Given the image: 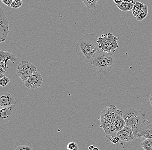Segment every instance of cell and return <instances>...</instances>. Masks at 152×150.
Returning <instances> with one entry per match:
<instances>
[{
  "instance_id": "1",
  "label": "cell",
  "mask_w": 152,
  "mask_h": 150,
  "mask_svg": "<svg viewBox=\"0 0 152 150\" xmlns=\"http://www.w3.org/2000/svg\"><path fill=\"white\" fill-rule=\"evenodd\" d=\"M98 38L95 34H88L79 40L76 44V50L80 61L90 62L95 53L99 50Z\"/></svg>"
},
{
  "instance_id": "2",
  "label": "cell",
  "mask_w": 152,
  "mask_h": 150,
  "mask_svg": "<svg viewBox=\"0 0 152 150\" xmlns=\"http://www.w3.org/2000/svg\"><path fill=\"white\" fill-rule=\"evenodd\" d=\"M115 56L111 53L98 50L91 59V66L98 72L106 75L112 71L115 66Z\"/></svg>"
},
{
  "instance_id": "3",
  "label": "cell",
  "mask_w": 152,
  "mask_h": 150,
  "mask_svg": "<svg viewBox=\"0 0 152 150\" xmlns=\"http://www.w3.org/2000/svg\"><path fill=\"white\" fill-rule=\"evenodd\" d=\"M23 106L21 101L16 98L15 103L9 107L1 109L0 128L5 130L14 124L20 115L22 114Z\"/></svg>"
},
{
  "instance_id": "4",
  "label": "cell",
  "mask_w": 152,
  "mask_h": 150,
  "mask_svg": "<svg viewBox=\"0 0 152 150\" xmlns=\"http://www.w3.org/2000/svg\"><path fill=\"white\" fill-rule=\"evenodd\" d=\"M122 116L126 125L132 130L135 138L138 137L143 123L147 119L145 113L135 108H130L123 112Z\"/></svg>"
},
{
  "instance_id": "5",
  "label": "cell",
  "mask_w": 152,
  "mask_h": 150,
  "mask_svg": "<svg viewBox=\"0 0 152 150\" xmlns=\"http://www.w3.org/2000/svg\"><path fill=\"white\" fill-rule=\"evenodd\" d=\"M118 37H116L110 33L102 34L98 38L99 50L107 53H114L119 47Z\"/></svg>"
},
{
  "instance_id": "6",
  "label": "cell",
  "mask_w": 152,
  "mask_h": 150,
  "mask_svg": "<svg viewBox=\"0 0 152 150\" xmlns=\"http://www.w3.org/2000/svg\"><path fill=\"white\" fill-rule=\"evenodd\" d=\"M17 70V75L25 82L34 72L37 71V68L30 61L23 60L19 64Z\"/></svg>"
},
{
  "instance_id": "7",
  "label": "cell",
  "mask_w": 152,
  "mask_h": 150,
  "mask_svg": "<svg viewBox=\"0 0 152 150\" xmlns=\"http://www.w3.org/2000/svg\"><path fill=\"white\" fill-rule=\"evenodd\" d=\"M123 112L114 105H111L104 108L100 114V120L115 121L117 115L122 116Z\"/></svg>"
},
{
  "instance_id": "8",
  "label": "cell",
  "mask_w": 152,
  "mask_h": 150,
  "mask_svg": "<svg viewBox=\"0 0 152 150\" xmlns=\"http://www.w3.org/2000/svg\"><path fill=\"white\" fill-rule=\"evenodd\" d=\"M9 32L8 20L2 8L0 7V43L5 42Z\"/></svg>"
},
{
  "instance_id": "9",
  "label": "cell",
  "mask_w": 152,
  "mask_h": 150,
  "mask_svg": "<svg viewBox=\"0 0 152 150\" xmlns=\"http://www.w3.org/2000/svg\"><path fill=\"white\" fill-rule=\"evenodd\" d=\"M43 78L40 73L36 71L25 82L26 87L28 89H37L42 84Z\"/></svg>"
},
{
  "instance_id": "10",
  "label": "cell",
  "mask_w": 152,
  "mask_h": 150,
  "mask_svg": "<svg viewBox=\"0 0 152 150\" xmlns=\"http://www.w3.org/2000/svg\"><path fill=\"white\" fill-rule=\"evenodd\" d=\"M10 60L12 63H15L18 62V58L14 54L11 53L7 51H0V66L6 72L8 70L7 67V61Z\"/></svg>"
},
{
  "instance_id": "11",
  "label": "cell",
  "mask_w": 152,
  "mask_h": 150,
  "mask_svg": "<svg viewBox=\"0 0 152 150\" xmlns=\"http://www.w3.org/2000/svg\"><path fill=\"white\" fill-rule=\"evenodd\" d=\"M16 101V98L11 94L7 92L0 93V109L9 107L14 104Z\"/></svg>"
},
{
  "instance_id": "12",
  "label": "cell",
  "mask_w": 152,
  "mask_h": 150,
  "mask_svg": "<svg viewBox=\"0 0 152 150\" xmlns=\"http://www.w3.org/2000/svg\"><path fill=\"white\" fill-rule=\"evenodd\" d=\"M116 135L121 140L125 142L132 141L135 138L132 130L127 125L118 132Z\"/></svg>"
},
{
  "instance_id": "13",
  "label": "cell",
  "mask_w": 152,
  "mask_h": 150,
  "mask_svg": "<svg viewBox=\"0 0 152 150\" xmlns=\"http://www.w3.org/2000/svg\"><path fill=\"white\" fill-rule=\"evenodd\" d=\"M139 137L152 139V121L146 119L143 123Z\"/></svg>"
},
{
  "instance_id": "14",
  "label": "cell",
  "mask_w": 152,
  "mask_h": 150,
  "mask_svg": "<svg viewBox=\"0 0 152 150\" xmlns=\"http://www.w3.org/2000/svg\"><path fill=\"white\" fill-rule=\"evenodd\" d=\"M101 127L103 128L107 135L112 134L115 131V121H101Z\"/></svg>"
},
{
  "instance_id": "15",
  "label": "cell",
  "mask_w": 152,
  "mask_h": 150,
  "mask_svg": "<svg viewBox=\"0 0 152 150\" xmlns=\"http://www.w3.org/2000/svg\"><path fill=\"white\" fill-rule=\"evenodd\" d=\"M14 150H33L32 144L27 140H19L15 144L14 149Z\"/></svg>"
},
{
  "instance_id": "16",
  "label": "cell",
  "mask_w": 152,
  "mask_h": 150,
  "mask_svg": "<svg viewBox=\"0 0 152 150\" xmlns=\"http://www.w3.org/2000/svg\"><path fill=\"white\" fill-rule=\"evenodd\" d=\"M126 124L124 119L121 115H117L115 118V132H118L123 129Z\"/></svg>"
},
{
  "instance_id": "17",
  "label": "cell",
  "mask_w": 152,
  "mask_h": 150,
  "mask_svg": "<svg viewBox=\"0 0 152 150\" xmlns=\"http://www.w3.org/2000/svg\"><path fill=\"white\" fill-rule=\"evenodd\" d=\"M134 4L128 2L122 1L119 4H117L116 6L119 9L124 12H127L132 10L134 7Z\"/></svg>"
},
{
  "instance_id": "18",
  "label": "cell",
  "mask_w": 152,
  "mask_h": 150,
  "mask_svg": "<svg viewBox=\"0 0 152 150\" xmlns=\"http://www.w3.org/2000/svg\"><path fill=\"white\" fill-rule=\"evenodd\" d=\"M148 6L145 4L140 12L135 17L136 19L138 21H142L148 16Z\"/></svg>"
},
{
  "instance_id": "19",
  "label": "cell",
  "mask_w": 152,
  "mask_h": 150,
  "mask_svg": "<svg viewBox=\"0 0 152 150\" xmlns=\"http://www.w3.org/2000/svg\"><path fill=\"white\" fill-rule=\"evenodd\" d=\"M145 4L143 3L140 2V1H136L134 4L132 12L134 17H136L138 14L140 12V10L142 9Z\"/></svg>"
},
{
  "instance_id": "20",
  "label": "cell",
  "mask_w": 152,
  "mask_h": 150,
  "mask_svg": "<svg viewBox=\"0 0 152 150\" xmlns=\"http://www.w3.org/2000/svg\"><path fill=\"white\" fill-rule=\"evenodd\" d=\"M82 1L87 9H90L95 8L98 4L99 0H82Z\"/></svg>"
},
{
  "instance_id": "21",
  "label": "cell",
  "mask_w": 152,
  "mask_h": 150,
  "mask_svg": "<svg viewBox=\"0 0 152 150\" xmlns=\"http://www.w3.org/2000/svg\"><path fill=\"white\" fill-rule=\"evenodd\" d=\"M141 147L145 150H152V139L146 138L140 143Z\"/></svg>"
},
{
  "instance_id": "22",
  "label": "cell",
  "mask_w": 152,
  "mask_h": 150,
  "mask_svg": "<svg viewBox=\"0 0 152 150\" xmlns=\"http://www.w3.org/2000/svg\"><path fill=\"white\" fill-rule=\"evenodd\" d=\"M10 81L9 78L4 76L3 78L0 79V85L3 87H6Z\"/></svg>"
},
{
  "instance_id": "23",
  "label": "cell",
  "mask_w": 152,
  "mask_h": 150,
  "mask_svg": "<svg viewBox=\"0 0 152 150\" xmlns=\"http://www.w3.org/2000/svg\"><path fill=\"white\" fill-rule=\"evenodd\" d=\"M66 149L68 150H78L79 147L75 142H70L67 145Z\"/></svg>"
},
{
  "instance_id": "24",
  "label": "cell",
  "mask_w": 152,
  "mask_h": 150,
  "mask_svg": "<svg viewBox=\"0 0 152 150\" xmlns=\"http://www.w3.org/2000/svg\"><path fill=\"white\" fill-rule=\"evenodd\" d=\"M23 4V1H13L12 4L10 6V7L11 8H15V9H17V8H20V7L22 6Z\"/></svg>"
},
{
  "instance_id": "25",
  "label": "cell",
  "mask_w": 152,
  "mask_h": 150,
  "mask_svg": "<svg viewBox=\"0 0 152 150\" xmlns=\"http://www.w3.org/2000/svg\"><path fill=\"white\" fill-rule=\"evenodd\" d=\"M119 140H120V139L117 136L116 137H113L111 138V140H110V141H111L112 144H115L118 142V141H119Z\"/></svg>"
},
{
  "instance_id": "26",
  "label": "cell",
  "mask_w": 152,
  "mask_h": 150,
  "mask_svg": "<svg viewBox=\"0 0 152 150\" xmlns=\"http://www.w3.org/2000/svg\"><path fill=\"white\" fill-rule=\"evenodd\" d=\"M1 1L4 4L10 7L12 2H13V0H1Z\"/></svg>"
},
{
  "instance_id": "27",
  "label": "cell",
  "mask_w": 152,
  "mask_h": 150,
  "mask_svg": "<svg viewBox=\"0 0 152 150\" xmlns=\"http://www.w3.org/2000/svg\"><path fill=\"white\" fill-rule=\"evenodd\" d=\"M114 2L116 4H118L122 2V0H113Z\"/></svg>"
},
{
  "instance_id": "28",
  "label": "cell",
  "mask_w": 152,
  "mask_h": 150,
  "mask_svg": "<svg viewBox=\"0 0 152 150\" xmlns=\"http://www.w3.org/2000/svg\"><path fill=\"white\" fill-rule=\"evenodd\" d=\"M6 72L3 69L1 66H0V74H4Z\"/></svg>"
},
{
  "instance_id": "29",
  "label": "cell",
  "mask_w": 152,
  "mask_h": 150,
  "mask_svg": "<svg viewBox=\"0 0 152 150\" xmlns=\"http://www.w3.org/2000/svg\"><path fill=\"white\" fill-rule=\"evenodd\" d=\"M122 1L128 2H131L134 4L135 3L134 0H122Z\"/></svg>"
},
{
  "instance_id": "30",
  "label": "cell",
  "mask_w": 152,
  "mask_h": 150,
  "mask_svg": "<svg viewBox=\"0 0 152 150\" xmlns=\"http://www.w3.org/2000/svg\"><path fill=\"white\" fill-rule=\"evenodd\" d=\"M88 146V149L90 150H94V148H95V146L94 145H90Z\"/></svg>"
},
{
  "instance_id": "31",
  "label": "cell",
  "mask_w": 152,
  "mask_h": 150,
  "mask_svg": "<svg viewBox=\"0 0 152 150\" xmlns=\"http://www.w3.org/2000/svg\"><path fill=\"white\" fill-rule=\"evenodd\" d=\"M149 100L150 102H151V105L152 107V95L150 97V99H149Z\"/></svg>"
},
{
  "instance_id": "32",
  "label": "cell",
  "mask_w": 152,
  "mask_h": 150,
  "mask_svg": "<svg viewBox=\"0 0 152 150\" xmlns=\"http://www.w3.org/2000/svg\"><path fill=\"white\" fill-rule=\"evenodd\" d=\"M4 76V74H0V79L2 78Z\"/></svg>"
},
{
  "instance_id": "33",
  "label": "cell",
  "mask_w": 152,
  "mask_h": 150,
  "mask_svg": "<svg viewBox=\"0 0 152 150\" xmlns=\"http://www.w3.org/2000/svg\"><path fill=\"white\" fill-rule=\"evenodd\" d=\"M99 150V149L98 147H95V148H94V150Z\"/></svg>"
},
{
  "instance_id": "34",
  "label": "cell",
  "mask_w": 152,
  "mask_h": 150,
  "mask_svg": "<svg viewBox=\"0 0 152 150\" xmlns=\"http://www.w3.org/2000/svg\"><path fill=\"white\" fill-rule=\"evenodd\" d=\"M14 1H22V0H13Z\"/></svg>"
}]
</instances>
